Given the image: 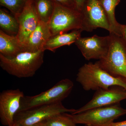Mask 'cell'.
Listing matches in <instances>:
<instances>
[{"mask_svg":"<svg viewBox=\"0 0 126 126\" xmlns=\"http://www.w3.org/2000/svg\"><path fill=\"white\" fill-rule=\"evenodd\" d=\"M76 80L86 91L107 89L119 86L126 89V79L116 77L102 68L96 63L84 64L79 69Z\"/></svg>","mask_w":126,"mask_h":126,"instance_id":"obj_1","label":"cell"},{"mask_svg":"<svg viewBox=\"0 0 126 126\" xmlns=\"http://www.w3.org/2000/svg\"><path fill=\"white\" fill-rule=\"evenodd\" d=\"M44 51L23 52L12 59L0 54V66L9 74L17 78L33 77L44 63Z\"/></svg>","mask_w":126,"mask_h":126,"instance_id":"obj_2","label":"cell"},{"mask_svg":"<svg viewBox=\"0 0 126 126\" xmlns=\"http://www.w3.org/2000/svg\"><path fill=\"white\" fill-rule=\"evenodd\" d=\"M73 87V82L70 79H63L49 89L39 94L33 96H24L21 99L17 112L62 102L69 95Z\"/></svg>","mask_w":126,"mask_h":126,"instance_id":"obj_3","label":"cell"},{"mask_svg":"<svg viewBox=\"0 0 126 126\" xmlns=\"http://www.w3.org/2000/svg\"><path fill=\"white\" fill-rule=\"evenodd\" d=\"M67 114L76 124L100 126L110 124L126 115V109L122 107L119 103L92 109L78 114Z\"/></svg>","mask_w":126,"mask_h":126,"instance_id":"obj_4","label":"cell"},{"mask_svg":"<svg viewBox=\"0 0 126 126\" xmlns=\"http://www.w3.org/2000/svg\"><path fill=\"white\" fill-rule=\"evenodd\" d=\"M111 39L107 55L96 62L103 70L116 77L126 79V44L121 36L110 33Z\"/></svg>","mask_w":126,"mask_h":126,"instance_id":"obj_5","label":"cell"},{"mask_svg":"<svg viewBox=\"0 0 126 126\" xmlns=\"http://www.w3.org/2000/svg\"><path fill=\"white\" fill-rule=\"evenodd\" d=\"M55 4L53 13L48 23L52 36L66 33L70 30L83 31L81 12L57 2H55Z\"/></svg>","mask_w":126,"mask_h":126,"instance_id":"obj_6","label":"cell"},{"mask_svg":"<svg viewBox=\"0 0 126 126\" xmlns=\"http://www.w3.org/2000/svg\"><path fill=\"white\" fill-rule=\"evenodd\" d=\"M76 109L66 108L62 102L36 107L16 113L14 122L22 126H29L44 121L58 114L74 112Z\"/></svg>","mask_w":126,"mask_h":126,"instance_id":"obj_7","label":"cell"},{"mask_svg":"<svg viewBox=\"0 0 126 126\" xmlns=\"http://www.w3.org/2000/svg\"><path fill=\"white\" fill-rule=\"evenodd\" d=\"M111 37L94 35L91 37H79L75 43L85 59L98 60L107 55L110 47Z\"/></svg>","mask_w":126,"mask_h":126,"instance_id":"obj_8","label":"cell"},{"mask_svg":"<svg viewBox=\"0 0 126 126\" xmlns=\"http://www.w3.org/2000/svg\"><path fill=\"white\" fill-rule=\"evenodd\" d=\"M126 99V89L119 86H113L107 89L96 90L92 98L85 105L76 109L72 114H77L92 109L119 103Z\"/></svg>","mask_w":126,"mask_h":126,"instance_id":"obj_9","label":"cell"},{"mask_svg":"<svg viewBox=\"0 0 126 126\" xmlns=\"http://www.w3.org/2000/svg\"><path fill=\"white\" fill-rule=\"evenodd\" d=\"M24 96L20 89L4 90L0 94V119L1 124L12 126L14 118L20 106L21 99Z\"/></svg>","mask_w":126,"mask_h":126,"instance_id":"obj_10","label":"cell"},{"mask_svg":"<svg viewBox=\"0 0 126 126\" xmlns=\"http://www.w3.org/2000/svg\"><path fill=\"white\" fill-rule=\"evenodd\" d=\"M81 13L83 31L91 32L101 28L110 33V26L99 0H88L84 11Z\"/></svg>","mask_w":126,"mask_h":126,"instance_id":"obj_11","label":"cell"},{"mask_svg":"<svg viewBox=\"0 0 126 126\" xmlns=\"http://www.w3.org/2000/svg\"><path fill=\"white\" fill-rule=\"evenodd\" d=\"M16 18L19 25V32L16 36L23 44L36 29L40 21L33 0H29L23 11Z\"/></svg>","mask_w":126,"mask_h":126,"instance_id":"obj_12","label":"cell"},{"mask_svg":"<svg viewBox=\"0 0 126 126\" xmlns=\"http://www.w3.org/2000/svg\"><path fill=\"white\" fill-rule=\"evenodd\" d=\"M52 36L48 23L40 21L36 29L23 44L25 51L36 52L44 51V46Z\"/></svg>","mask_w":126,"mask_h":126,"instance_id":"obj_13","label":"cell"},{"mask_svg":"<svg viewBox=\"0 0 126 126\" xmlns=\"http://www.w3.org/2000/svg\"><path fill=\"white\" fill-rule=\"evenodd\" d=\"M24 52L25 51L23 44L16 36L9 35L0 30V54L12 59Z\"/></svg>","mask_w":126,"mask_h":126,"instance_id":"obj_14","label":"cell"},{"mask_svg":"<svg viewBox=\"0 0 126 126\" xmlns=\"http://www.w3.org/2000/svg\"><path fill=\"white\" fill-rule=\"evenodd\" d=\"M82 30H74L69 33L59 34L52 36L48 40L43 48V50H48L55 52L58 48L64 46H69L75 43L81 37Z\"/></svg>","mask_w":126,"mask_h":126,"instance_id":"obj_15","label":"cell"},{"mask_svg":"<svg viewBox=\"0 0 126 126\" xmlns=\"http://www.w3.org/2000/svg\"><path fill=\"white\" fill-rule=\"evenodd\" d=\"M120 0H99L107 18L110 29V33L121 36V24L118 23L115 17V7Z\"/></svg>","mask_w":126,"mask_h":126,"instance_id":"obj_16","label":"cell"},{"mask_svg":"<svg viewBox=\"0 0 126 126\" xmlns=\"http://www.w3.org/2000/svg\"><path fill=\"white\" fill-rule=\"evenodd\" d=\"M0 27L1 30L9 35L16 36L19 32L17 19L13 14L4 9L0 10Z\"/></svg>","mask_w":126,"mask_h":126,"instance_id":"obj_17","label":"cell"},{"mask_svg":"<svg viewBox=\"0 0 126 126\" xmlns=\"http://www.w3.org/2000/svg\"><path fill=\"white\" fill-rule=\"evenodd\" d=\"M35 7L40 21L48 23L54 11L53 0H33Z\"/></svg>","mask_w":126,"mask_h":126,"instance_id":"obj_18","label":"cell"},{"mask_svg":"<svg viewBox=\"0 0 126 126\" xmlns=\"http://www.w3.org/2000/svg\"><path fill=\"white\" fill-rule=\"evenodd\" d=\"M29 0H0V4L9 9L16 17L23 11Z\"/></svg>","mask_w":126,"mask_h":126,"instance_id":"obj_19","label":"cell"},{"mask_svg":"<svg viewBox=\"0 0 126 126\" xmlns=\"http://www.w3.org/2000/svg\"><path fill=\"white\" fill-rule=\"evenodd\" d=\"M45 121L47 126H77L67 113L55 115Z\"/></svg>","mask_w":126,"mask_h":126,"instance_id":"obj_20","label":"cell"},{"mask_svg":"<svg viewBox=\"0 0 126 126\" xmlns=\"http://www.w3.org/2000/svg\"><path fill=\"white\" fill-rule=\"evenodd\" d=\"M54 2H57L64 6L73 9H77L75 0H53Z\"/></svg>","mask_w":126,"mask_h":126,"instance_id":"obj_21","label":"cell"},{"mask_svg":"<svg viewBox=\"0 0 126 126\" xmlns=\"http://www.w3.org/2000/svg\"><path fill=\"white\" fill-rule=\"evenodd\" d=\"M120 31L121 36L126 44V25H121Z\"/></svg>","mask_w":126,"mask_h":126,"instance_id":"obj_22","label":"cell"},{"mask_svg":"<svg viewBox=\"0 0 126 126\" xmlns=\"http://www.w3.org/2000/svg\"><path fill=\"white\" fill-rule=\"evenodd\" d=\"M85 0H75L77 10L81 12L83 8Z\"/></svg>","mask_w":126,"mask_h":126,"instance_id":"obj_23","label":"cell"},{"mask_svg":"<svg viewBox=\"0 0 126 126\" xmlns=\"http://www.w3.org/2000/svg\"><path fill=\"white\" fill-rule=\"evenodd\" d=\"M100 126H126V121L117 122H113L109 124Z\"/></svg>","mask_w":126,"mask_h":126,"instance_id":"obj_24","label":"cell"},{"mask_svg":"<svg viewBox=\"0 0 126 126\" xmlns=\"http://www.w3.org/2000/svg\"><path fill=\"white\" fill-rule=\"evenodd\" d=\"M29 126H46L45 121H44L41 122L34 124Z\"/></svg>","mask_w":126,"mask_h":126,"instance_id":"obj_25","label":"cell"},{"mask_svg":"<svg viewBox=\"0 0 126 126\" xmlns=\"http://www.w3.org/2000/svg\"><path fill=\"white\" fill-rule=\"evenodd\" d=\"M22 126L20 124H19V123H17L15 122L14 123V124L13 126Z\"/></svg>","mask_w":126,"mask_h":126,"instance_id":"obj_26","label":"cell"},{"mask_svg":"<svg viewBox=\"0 0 126 126\" xmlns=\"http://www.w3.org/2000/svg\"><path fill=\"white\" fill-rule=\"evenodd\" d=\"M84 126H87V125H84Z\"/></svg>","mask_w":126,"mask_h":126,"instance_id":"obj_27","label":"cell"}]
</instances>
